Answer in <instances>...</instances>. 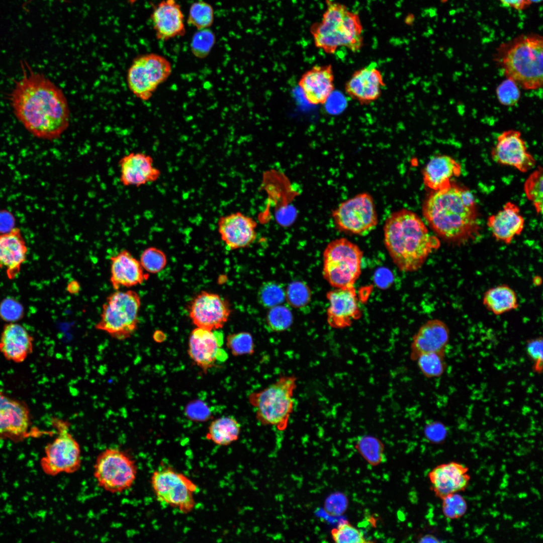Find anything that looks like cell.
I'll return each mask as SVG.
<instances>
[{
    "label": "cell",
    "instance_id": "cb8c5ba5",
    "mask_svg": "<svg viewBox=\"0 0 543 543\" xmlns=\"http://www.w3.org/2000/svg\"><path fill=\"white\" fill-rule=\"evenodd\" d=\"M28 248L21 229L17 227L0 233V269L7 278L14 280L25 262Z\"/></svg>",
    "mask_w": 543,
    "mask_h": 543
},
{
    "label": "cell",
    "instance_id": "e0dca14e",
    "mask_svg": "<svg viewBox=\"0 0 543 543\" xmlns=\"http://www.w3.org/2000/svg\"><path fill=\"white\" fill-rule=\"evenodd\" d=\"M386 85L381 71L372 62L354 71L346 82L344 90L351 99L364 105L377 101Z\"/></svg>",
    "mask_w": 543,
    "mask_h": 543
},
{
    "label": "cell",
    "instance_id": "7a4b0ae2",
    "mask_svg": "<svg viewBox=\"0 0 543 543\" xmlns=\"http://www.w3.org/2000/svg\"><path fill=\"white\" fill-rule=\"evenodd\" d=\"M422 212L434 232L451 243L463 244L479 234L474 197L469 190L453 183L447 188L433 191L424 202Z\"/></svg>",
    "mask_w": 543,
    "mask_h": 543
},
{
    "label": "cell",
    "instance_id": "ffe728a7",
    "mask_svg": "<svg viewBox=\"0 0 543 543\" xmlns=\"http://www.w3.org/2000/svg\"><path fill=\"white\" fill-rule=\"evenodd\" d=\"M217 226L221 239L229 249L248 246L256 237V222L240 212L221 216Z\"/></svg>",
    "mask_w": 543,
    "mask_h": 543
},
{
    "label": "cell",
    "instance_id": "c3c4849f",
    "mask_svg": "<svg viewBox=\"0 0 543 543\" xmlns=\"http://www.w3.org/2000/svg\"><path fill=\"white\" fill-rule=\"evenodd\" d=\"M188 410V413L194 419L202 420L205 419L204 418H205L207 415V414H206L207 410L206 407L202 405V403L192 404L190 406Z\"/></svg>",
    "mask_w": 543,
    "mask_h": 543
},
{
    "label": "cell",
    "instance_id": "52a82bcc",
    "mask_svg": "<svg viewBox=\"0 0 543 543\" xmlns=\"http://www.w3.org/2000/svg\"><path fill=\"white\" fill-rule=\"evenodd\" d=\"M141 304L140 297L136 292L116 290L103 304L96 329L118 340L129 338L137 329Z\"/></svg>",
    "mask_w": 543,
    "mask_h": 543
},
{
    "label": "cell",
    "instance_id": "7dc6e473",
    "mask_svg": "<svg viewBox=\"0 0 543 543\" xmlns=\"http://www.w3.org/2000/svg\"><path fill=\"white\" fill-rule=\"evenodd\" d=\"M20 306L15 302L6 301L0 305V316L13 322L20 317Z\"/></svg>",
    "mask_w": 543,
    "mask_h": 543
},
{
    "label": "cell",
    "instance_id": "9a60e30c",
    "mask_svg": "<svg viewBox=\"0 0 543 543\" xmlns=\"http://www.w3.org/2000/svg\"><path fill=\"white\" fill-rule=\"evenodd\" d=\"M491 155L496 162L514 167L522 172L528 171L535 164L521 132L514 129L505 130L498 136Z\"/></svg>",
    "mask_w": 543,
    "mask_h": 543
},
{
    "label": "cell",
    "instance_id": "d6a6232c",
    "mask_svg": "<svg viewBox=\"0 0 543 543\" xmlns=\"http://www.w3.org/2000/svg\"><path fill=\"white\" fill-rule=\"evenodd\" d=\"M415 360L422 374L428 378L439 377L446 370L444 352L423 353Z\"/></svg>",
    "mask_w": 543,
    "mask_h": 543
},
{
    "label": "cell",
    "instance_id": "816d5d0a",
    "mask_svg": "<svg viewBox=\"0 0 543 543\" xmlns=\"http://www.w3.org/2000/svg\"><path fill=\"white\" fill-rule=\"evenodd\" d=\"M66 290L69 294L76 295L80 292V285L78 281L73 280L68 283Z\"/></svg>",
    "mask_w": 543,
    "mask_h": 543
},
{
    "label": "cell",
    "instance_id": "603a6c76",
    "mask_svg": "<svg viewBox=\"0 0 543 543\" xmlns=\"http://www.w3.org/2000/svg\"><path fill=\"white\" fill-rule=\"evenodd\" d=\"M298 85L310 104H325L334 90V75L332 65L313 66L302 75Z\"/></svg>",
    "mask_w": 543,
    "mask_h": 543
},
{
    "label": "cell",
    "instance_id": "74e56055",
    "mask_svg": "<svg viewBox=\"0 0 543 543\" xmlns=\"http://www.w3.org/2000/svg\"><path fill=\"white\" fill-rule=\"evenodd\" d=\"M139 261L144 270L148 273L156 274L164 268L167 258L161 250L151 246L143 251Z\"/></svg>",
    "mask_w": 543,
    "mask_h": 543
},
{
    "label": "cell",
    "instance_id": "44dd1931",
    "mask_svg": "<svg viewBox=\"0 0 543 543\" xmlns=\"http://www.w3.org/2000/svg\"><path fill=\"white\" fill-rule=\"evenodd\" d=\"M326 297L329 303L327 320L331 327H347L360 318L361 312L354 287L335 288L327 293Z\"/></svg>",
    "mask_w": 543,
    "mask_h": 543
},
{
    "label": "cell",
    "instance_id": "4fadbf2b",
    "mask_svg": "<svg viewBox=\"0 0 543 543\" xmlns=\"http://www.w3.org/2000/svg\"><path fill=\"white\" fill-rule=\"evenodd\" d=\"M332 218L339 230L356 235L370 232L378 222L373 198L367 193L342 202L332 212Z\"/></svg>",
    "mask_w": 543,
    "mask_h": 543
},
{
    "label": "cell",
    "instance_id": "9c48e42d",
    "mask_svg": "<svg viewBox=\"0 0 543 543\" xmlns=\"http://www.w3.org/2000/svg\"><path fill=\"white\" fill-rule=\"evenodd\" d=\"M135 460L126 452L108 448L97 456L94 476L98 485L111 493H122L132 487L137 475Z\"/></svg>",
    "mask_w": 543,
    "mask_h": 543
},
{
    "label": "cell",
    "instance_id": "ab89813d",
    "mask_svg": "<svg viewBox=\"0 0 543 543\" xmlns=\"http://www.w3.org/2000/svg\"><path fill=\"white\" fill-rule=\"evenodd\" d=\"M214 33L210 29L198 30L193 36L191 48L193 54L199 58L207 57L215 43Z\"/></svg>",
    "mask_w": 543,
    "mask_h": 543
},
{
    "label": "cell",
    "instance_id": "30bf717a",
    "mask_svg": "<svg viewBox=\"0 0 543 543\" xmlns=\"http://www.w3.org/2000/svg\"><path fill=\"white\" fill-rule=\"evenodd\" d=\"M150 484L157 500L161 503L184 514L195 508V494L198 487L183 473L169 467L160 468L152 473Z\"/></svg>",
    "mask_w": 543,
    "mask_h": 543
},
{
    "label": "cell",
    "instance_id": "7c38bea8",
    "mask_svg": "<svg viewBox=\"0 0 543 543\" xmlns=\"http://www.w3.org/2000/svg\"><path fill=\"white\" fill-rule=\"evenodd\" d=\"M52 422L58 430V435L45 446L41 467L50 476L73 473L81 466L80 445L69 432L65 423L57 419H54Z\"/></svg>",
    "mask_w": 543,
    "mask_h": 543
},
{
    "label": "cell",
    "instance_id": "7402d4cb",
    "mask_svg": "<svg viewBox=\"0 0 543 543\" xmlns=\"http://www.w3.org/2000/svg\"><path fill=\"white\" fill-rule=\"evenodd\" d=\"M428 477L432 490L440 499L465 491L471 479L468 467L456 461L436 466L429 472Z\"/></svg>",
    "mask_w": 543,
    "mask_h": 543
},
{
    "label": "cell",
    "instance_id": "b9f144b4",
    "mask_svg": "<svg viewBox=\"0 0 543 543\" xmlns=\"http://www.w3.org/2000/svg\"><path fill=\"white\" fill-rule=\"evenodd\" d=\"M293 316L291 311L286 307L277 305L271 308L266 317V323L273 331H282L288 329L291 325Z\"/></svg>",
    "mask_w": 543,
    "mask_h": 543
},
{
    "label": "cell",
    "instance_id": "f546056e",
    "mask_svg": "<svg viewBox=\"0 0 543 543\" xmlns=\"http://www.w3.org/2000/svg\"><path fill=\"white\" fill-rule=\"evenodd\" d=\"M461 165L455 159L446 155L432 158L423 170L425 185L433 191L449 187L451 179L461 174Z\"/></svg>",
    "mask_w": 543,
    "mask_h": 543
},
{
    "label": "cell",
    "instance_id": "db71d44e",
    "mask_svg": "<svg viewBox=\"0 0 543 543\" xmlns=\"http://www.w3.org/2000/svg\"><path fill=\"white\" fill-rule=\"evenodd\" d=\"M541 279L539 277H535L533 279V282L535 285L538 286L541 283Z\"/></svg>",
    "mask_w": 543,
    "mask_h": 543
},
{
    "label": "cell",
    "instance_id": "7bdbcfd3",
    "mask_svg": "<svg viewBox=\"0 0 543 543\" xmlns=\"http://www.w3.org/2000/svg\"><path fill=\"white\" fill-rule=\"evenodd\" d=\"M499 102L505 106H513L519 101L521 96L519 86L513 80L506 78L496 88Z\"/></svg>",
    "mask_w": 543,
    "mask_h": 543
},
{
    "label": "cell",
    "instance_id": "6da1fadb",
    "mask_svg": "<svg viewBox=\"0 0 543 543\" xmlns=\"http://www.w3.org/2000/svg\"><path fill=\"white\" fill-rule=\"evenodd\" d=\"M23 75L9 95L13 112L34 137L53 141L67 129L70 113L62 90L43 74L22 64Z\"/></svg>",
    "mask_w": 543,
    "mask_h": 543
},
{
    "label": "cell",
    "instance_id": "f5cc1de1",
    "mask_svg": "<svg viewBox=\"0 0 543 543\" xmlns=\"http://www.w3.org/2000/svg\"><path fill=\"white\" fill-rule=\"evenodd\" d=\"M420 542H438L439 540L432 535H425L422 536L419 540Z\"/></svg>",
    "mask_w": 543,
    "mask_h": 543
},
{
    "label": "cell",
    "instance_id": "83f0119b",
    "mask_svg": "<svg viewBox=\"0 0 543 543\" xmlns=\"http://www.w3.org/2000/svg\"><path fill=\"white\" fill-rule=\"evenodd\" d=\"M449 339V329L442 321L435 319L424 323L413 337L411 358L415 360L420 354L444 352Z\"/></svg>",
    "mask_w": 543,
    "mask_h": 543
},
{
    "label": "cell",
    "instance_id": "2e32d148",
    "mask_svg": "<svg viewBox=\"0 0 543 543\" xmlns=\"http://www.w3.org/2000/svg\"><path fill=\"white\" fill-rule=\"evenodd\" d=\"M230 311L228 303L219 295L202 291L192 302L190 317L197 327L216 330L227 321Z\"/></svg>",
    "mask_w": 543,
    "mask_h": 543
},
{
    "label": "cell",
    "instance_id": "4dcf8cb0",
    "mask_svg": "<svg viewBox=\"0 0 543 543\" xmlns=\"http://www.w3.org/2000/svg\"><path fill=\"white\" fill-rule=\"evenodd\" d=\"M483 304L496 315L515 310L519 306L515 292L507 285H498L487 290L483 295Z\"/></svg>",
    "mask_w": 543,
    "mask_h": 543
},
{
    "label": "cell",
    "instance_id": "f35d334b",
    "mask_svg": "<svg viewBox=\"0 0 543 543\" xmlns=\"http://www.w3.org/2000/svg\"><path fill=\"white\" fill-rule=\"evenodd\" d=\"M226 344L232 354L235 356L252 354L254 344L251 335L247 332H240L229 335Z\"/></svg>",
    "mask_w": 543,
    "mask_h": 543
},
{
    "label": "cell",
    "instance_id": "f1b7e54d",
    "mask_svg": "<svg viewBox=\"0 0 543 543\" xmlns=\"http://www.w3.org/2000/svg\"><path fill=\"white\" fill-rule=\"evenodd\" d=\"M487 224L497 240L509 244L523 231L524 219L519 208L508 202L501 210L489 217Z\"/></svg>",
    "mask_w": 543,
    "mask_h": 543
},
{
    "label": "cell",
    "instance_id": "1f68e13d",
    "mask_svg": "<svg viewBox=\"0 0 543 543\" xmlns=\"http://www.w3.org/2000/svg\"><path fill=\"white\" fill-rule=\"evenodd\" d=\"M241 425L233 416H223L210 424L207 439L216 445L226 446L236 441L239 436Z\"/></svg>",
    "mask_w": 543,
    "mask_h": 543
},
{
    "label": "cell",
    "instance_id": "4316f807",
    "mask_svg": "<svg viewBox=\"0 0 543 543\" xmlns=\"http://www.w3.org/2000/svg\"><path fill=\"white\" fill-rule=\"evenodd\" d=\"M148 278L140 261L128 250H122L110 257V281L114 290L141 284Z\"/></svg>",
    "mask_w": 543,
    "mask_h": 543
},
{
    "label": "cell",
    "instance_id": "8d00e7d4",
    "mask_svg": "<svg viewBox=\"0 0 543 543\" xmlns=\"http://www.w3.org/2000/svg\"><path fill=\"white\" fill-rule=\"evenodd\" d=\"M442 511L444 516L450 520L462 517L468 510L465 498L460 493L448 494L441 499Z\"/></svg>",
    "mask_w": 543,
    "mask_h": 543
},
{
    "label": "cell",
    "instance_id": "ee69618b",
    "mask_svg": "<svg viewBox=\"0 0 543 543\" xmlns=\"http://www.w3.org/2000/svg\"><path fill=\"white\" fill-rule=\"evenodd\" d=\"M285 297L292 306L299 308L308 304L311 298L309 287L304 283L296 281L288 287Z\"/></svg>",
    "mask_w": 543,
    "mask_h": 543
},
{
    "label": "cell",
    "instance_id": "d6986e66",
    "mask_svg": "<svg viewBox=\"0 0 543 543\" xmlns=\"http://www.w3.org/2000/svg\"><path fill=\"white\" fill-rule=\"evenodd\" d=\"M119 182L126 187L138 188L157 181L161 172L154 164L151 156L140 152H131L118 161Z\"/></svg>",
    "mask_w": 543,
    "mask_h": 543
},
{
    "label": "cell",
    "instance_id": "8fae6325",
    "mask_svg": "<svg viewBox=\"0 0 543 543\" xmlns=\"http://www.w3.org/2000/svg\"><path fill=\"white\" fill-rule=\"evenodd\" d=\"M172 72L170 62L164 57L149 53L136 57L128 69L127 81L133 94L146 101Z\"/></svg>",
    "mask_w": 543,
    "mask_h": 543
},
{
    "label": "cell",
    "instance_id": "f907efd6",
    "mask_svg": "<svg viewBox=\"0 0 543 543\" xmlns=\"http://www.w3.org/2000/svg\"><path fill=\"white\" fill-rule=\"evenodd\" d=\"M441 427L438 425H429L425 429V435L428 439L435 442H440L442 440L444 434H442Z\"/></svg>",
    "mask_w": 543,
    "mask_h": 543
},
{
    "label": "cell",
    "instance_id": "ac0fdd59",
    "mask_svg": "<svg viewBox=\"0 0 543 543\" xmlns=\"http://www.w3.org/2000/svg\"><path fill=\"white\" fill-rule=\"evenodd\" d=\"M223 333L219 331L197 327L190 336L189 354L192 359L204 371L212 368L218 360L227 356L221 347Z\"/></svg>",
    "mask_w": 543,
    "mask_h": 543
},
{
    "label": "cell",
    "instance_id": "5b68a950",
    "mask_svg": "<svg viewBox=\"0 0 543 543\" xmlns=\"http://www.w3.org/2000/svg\"><path fill=\"white\" fill-rule=\"evenodd\" d=\"M326 4L321 21L310 28L315 47L329 54L340 47L359 51L364 45V37L358 15L340 3L326 0Z\"/></svg>",
    "mask_w": 543,
    "mask_h": 543
},
{
    "label": "cell",
    "instance_id": "484cf974",
    "mask_svg": "<svg viewBox=\"0 0 543 543\" xmlns=\"http://www.w3.org/2000/svg\"><path fill=\"white\" fill-rule=\"evenodd\" d=\"M34 338L21 324H6L0 335V352L7 360L24 362L33 352Z\"/></svg>",
    "mask_w": 543,
    "mask_h": 543
},
{
    "label": "cell",
    "instance_id": "e575fe53",
    "mask_svg": "<svg viewBox=\"0 0 543 543\" xmlns=\"http://www.w3.org/2000/svg\"><path fill=\"white\" fill-rule=\"evenodd\" d=\"M214 17L211 5L203 1H199L190 7L187 23L198 30L208 29L212 26Z\"/></svg>",
    "mask_w": 543,
    "mask_h": 543
},
{
    "label": "cell",
    "instance_id": "bcb514c9",
    "mask_svg": "<svg viewBox=\"0 0 543 543\" xmlns=\"http://www.w3.org/2000/svg\"><path fill=\"white\" fill-rule=\"evenodd\" d=\"M526 352L528 356L533 361V370L540 373L542 369L543 339L538 337L528 340L526 343Z\"/></svg>",
    "mask_w": 543,
    "mask_h": 543
},
{
    "label": "cell",
    "instance_id": "f6af8a7d",
    "mask_svg": "<svg viewBox=\"0 0 543 543\" xmlns=\"http://www.w3.org/2000/svg\"><path fill=\"white\" fill-rule=\"evenodd\" d=\"M259 298L263 306L272 308L283 302L285 294L280 286L270 282L262 286L259 292Z\"/></svg>",
    "mask_w": 543,
    "mask_h": 543
},
{
    "label": "cell",
    "instance_id": "277c9868",
    "mask_svg": "<svg viewBox=\"0 0 543 543\" xmlns=\"http://www.w3.org/2000/svg\"><path fill=\"white\" fill-rule=\"evenodd\" d=\"M543 38L535 33L522 34L500 44L494 55L506 78L525 90L542 86Z\"/></svg>",
    "mask_w": 543,
    "mask_h": 543
},
{
    "label": "cell",
    "instance_id": "836d02e7",
    "mask_svg": "<svg viewBox=\"0 0 543 543\" xmlns=\"http://www.w3.org/2000/svg\"><path fill=\"white\" fill-rule=\"evenodd\" d=\"M356 448L362 457L370 464L377 465L385 459L384 447L377 438L364 435L357 439Z\"/></svg>",
    "mask_w": 543,
    "mask_h": 543
},
{
    "label": "cell",
    "instance_id": "5bb4252c",
    "mask_svg": "<svg viewBox=\"0 0 543 543\" xmlns=\"http://www.w3.org/2000/svg\"><path fill=\"white\" fill-rule=\"evenodd\" d=\"M36 431L26 403L0 391V438L20 440Z\"/></svg>",
    "mask_w": 543,
    "mask_h": 543
},
{
    "label": "cell",
    "instance_id": "3957f363",
    "mask_svg": "<svg viewBox=\"0 0 543 543\" xmlns=\"http://www.w3.org/2000/svg\"><path fill=\"white\" fill-rule=\"evenodd\" d=\"M384 241L394 264L403 272H413L438 248V238L431 235L414 212L402 209L391 214L384 226Z\"/></svg>",
    "mask_w": 543,
    "mask_h": 543
},
{
    "label": "cell",
    "instance_id": "ba28073f",
    "mask_svg": "<svg viewBox=\"0 0 543 543\" xmlns=\"http://www.w3.org/2000/svg\"><path fill=\"white\" fill-rule=\"evenodd\" d=\"M323 274L334 288L354 287L361 271L363 252L355 243L340 238L330 242L323 252Z\"/></svg>",
    "mask_w": 543,
    "mask_h": 543
},
{
    "label": "cell",
    "instance_id": "8992f818",
    "mask_svg": "<svg viewBox=\"0 0 543 543\" xmlns=\"http://www.w3.org/2000/svg\"><path fill=\"white\" fill-rule=\"evenodd\" d=\"M296 380L293 375L282 376L263 390L249 395V402L261 424L276 426L281 431L287 428L294 410Z\"/></svg>",
    "mask_w": 543,
    "mask_h": 543
},
{
    "label": "cell",
    "instance_id": "681fc988",
    "mask_svg": "<svg viewBox=\"0 0 543 543\" xmlns=\"http://www.w3.org/2000/svg\"><path fill=\"white\" fill-rule=\"evenodd\" d=\"M503 6L517 11H523L529 7L532 2L531 0H497Z\"/></svg>",
    "mask_w": 543,
    "mask_h": 543
},
{
    "label": "cell",
    "instance_id": "d590c367",
    "mask_svg": "<svg viewBox=\"0 0 543 543\" xmlns=\"http://www.w3.org/2000/svg\"><path fill=\"white\" fill-rule=\"evenodd\" d=\"M542 168L538 166L528 177L524 185L525 194L538 214L542 212Z\"/></svg>",
    "mask_w": 543,
    "mask_h": 543
},
{
    "label": "cell",
    "instance_id": "60d3db41",
    "mask_svg": "<svg viewBox=\"0 0 543 543\" xmlns=\"http://www.w3.org/2000/svg\"><path fill=\"white\" fill-rule=\"evenodd\" d=\"M331 537L337 543H364L368 542L361 531L347 521L339 523L331 531Z\"/></svg>",
    "mask_w": 543,
    "mask_h": 543
},
{
    "label": "cell",
    "instance_id": "d4e9b609",
    "mask_svg": "<svg viewBox=\"0 0 543 543\" xmlns=\"http://www.w3.org/2000/svg\"><path fill=\"white\" fill-rule=\"evenodd\" d=\"M151 20L156 38L166 41L186 33L184 16L175 0H163L155 6Z\"/></svg>",
    "mask_w": 543,
    "mask_h": 543
}]
</instances>
